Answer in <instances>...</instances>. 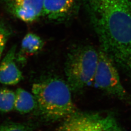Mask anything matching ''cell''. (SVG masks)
<instances>
[{
    "mask_svg": "<svg viewBox=\"0 0 131 131\" xmlns=\"http://www.w3.org/2000/svg\"><path fill=\"white\" fill-rule=\"evenodd\" d=\"M100 49L131 71V0H82Z\"/></svg>",
    "mask_w": 131,
    "mask_h": 131,
    "instance_id": "obj_1",
    "label": "cell"
},
{
    "mask_svg": "<svg viewBox=\"0 0 131 131\" xmlns=\"http://www.w3.org/2000/svg\"><path fill=\"white\" fill-rule=\"evenodd\" d=\"M32 91L40 112L48 120L64 119L76 112L71 90L63 80L51 78L35 83Z\"/></svg>",
    "mask_w": 131,
    "mask_h": 131,
    "instance_id": "obj_2",
    "label": "cell"
},
{
    "mask_svg": "<svg viewBox=\"0 0 131 131\" xmlns=\"http://www.w3.org/2000/svg\"><path fill=\"white\" fill-rule=\"evenodd\" d=\"M99 50L89 45L73 47L68 53L65 65L67 83L71 91L77 92L94 81Z\"/></svg>",
    "mask_w": 131,
    "mask_h": 131,
    "instance_id": "obj_3",
    "label": "cell"
},
{
    "mask_svg": "<svg viewBox=\"0 0 131 131\" xmlns=\"http://www.w3.org/2000/svg\"><path fill=\"white\" fill-rule=\"evenodd\" d=\"M55 131H125L109 113L77 112L64 119Z\"/></svg>",
    "mask_w": 131,
    "mask_h": 131,
    "instance_id": "obj_4",
    "label": "cell"
},
{
    "mask_svg": "<svg viewBox=\"0 0 131 131\" xmlns=\"http://www.w3.org/2000/svg\"><path fill=\"white\" fill-rule=\"evenodd\" d=\"M93 81L97 88L109 95L119 99L126 97L115 63L101 49Z\"/></svg>",
    "mask_w": 131,
    "mask_h": 131,
    "instance_id": "obj_5",
    "label": "cell"
},
{
    "mask_svg": "<svg viewBox=\"0 0 131 131\" xmlns=\"http://www.w3.org/2000/svg\"><path fill=\"white\" fill-rule=\"evenodd\" d=\"M82 0H44L43 17L61 23L73 19L78 14Z\"/></svg>",
    "mask_w": 131,
    "mask_h": 131,
    "instance_id": "obj_6",
    "label": "cell"
},
{
    "mask_svg": "<svg viewBox=\"0 0 131 131\" xmlns=\"http://www.w3.org/2000/svg\"><path fill=\"white\" fill-rule=\"evenodd\" d=\"M3 1L10 14L25 23H33L43 17L44 0Z\"/></svg>",
    "mask_w": 131,
    "mask_h": 131,
    "instance_id": "obj_7",
    "label": "cell"
},
{
    "mask_svg": "<svg viewBox=\"0 0 131 131\" xmlns=\"http://www.w3.org/2000/svg\"><path fill=\"white\" fill-rule=\"evenodd\" d=\"M17 47L14 45L0 63V83L5 85L18 84L23 79L21 71L16 62Z\"/></svg>",
    "mask_w": 131,
    "mask_h": 131,
    "instance_id": "obj_8",
    "label": "cell"
},
{
    "mask_svg": "<svg viewBox=\"0 0 131 131\" xmlns=\"http://www.w3.org/2000/svg\"><path fill=\"white\" fill-rule=\"evenodd\" d=\"M44 45L42 38L35 33H28L24 37L19 52H17V62L23 63L28 56L36 54L41 51Z\"/></svg>",
    "mask_w": 131,
    "mask_h": 131,
    "instance_id": "obj_9",
    "label": "cell"
},
{
    "mask_svg": "<svg viewBox=\"0 0 131 131\" xmlns=\"http://www.w3.org/2000/svg\"><path fill=\"white\" fill-rule=\"evenodd\" d=\"M16 97L14 109L21 114L31 112L37 106L35 97L32 94L21 88L15 92Z\"/></svg>",
    "mask_w": 131,
    "mask_h": 131,
    "instance_id": "obj_10",
    "label": "cell"
},
{
    "mask_svg": "<svg viewBox=\"0 0 131 131\" xmlns=\"http://www.w3.org/2000/svg\"><path fill=\"white\" fill-rule=\"evenodd\" d=\"M16 94L12 90L6 89H0V111L9 112L15 107Z\"/></svg>",
    "mask_w": 131,
    "mask_h": 131,
    "instance_id": "obj_11",
    "label": "cell"
},
{
    "mask_svg": "<svg viewBox=\"0 0 131 131\" xmlns=\"http://www.w3.org/2000/svg\"><path fill=\"white\" fill-rule=\"evenodd\" d=\"M0 131H33L30 125L20 123L8 122L0 125Z\"/></svg>",
    "mask_w": 131,
    "mask_h": 131,
    "instance_id": "obj_12",
    "label": "cell"
},
{
    "mask_svg": "<svg viewBox=\"0 0 131 131\" xmlns=\"http://www.w3.org/2000/svg\"><path fill=\"white\" fill-rule=\"evenodd\" d=\"M9 36V31L4 25L0 24V57H1Z\"/></svg>",
    "mask_w": 131,
    "mask_h": 131,
    "instance_id": "obj_13",
    "label": "cell"
},
{
    "mask_svg": "<svg viewBox=\"0 0 131 131\" xmlns=\"http://www.w3.org/2000/svg\"><path fill=\"white\" fill-rule=\"evenodd\" d=\"M0 58H1V57H0Z\"/></svg>",
    "mask_w": 131,
    "mask_h": 131,
    "instance_id": "obj_14",
    "label": "cell"
}]
</instances>
